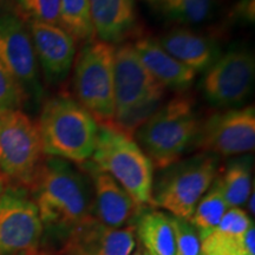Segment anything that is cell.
I'll return each mask as SVG.
<instances>
[{"instance_id":"1","label":"cell","mask_w":255,"mask_h":255,"mask_svg":"<svg viewBox=\"0 0 255 255\" xmlns=\"http://www.w3.org/2000/svg\"><path fill=\"white\" fill-rule=\"evenodd\" d=\"M44 232L69 234L94 221V189L85 174L72 162L44 158L30 186Z\"/></svg>"},{"instance_id":"2","label":"cell","mask_w":255,"mask_h":255,"mask_svg":"<svg viewBox=\"0 0 255 255\" xmlns=\"http://www.w3.org/2000/svg\"><path fill=\"white\" fill-rule=\"evenodd\" d=\"M44 155L81 164L94 154L98 123L69 96L59 95L44 104L37 123Z\"/></svg>"},{"instance_id":"3","label":"cell","mask_w":255,"mask_h":255,"mask_svg":"<svg viewBox=\"0 0 255 255\" xmlns=\"http://www.w3.org/2000/svg\"><path fill=\"white\" fill-rule=\"evenodd\" d=\"M200 128L194 101L178 95L137 127L135 141L151 161L154 168L165 169L180 161L194 142Z\"/></svg>"},{"instance_id":"4","label":"cell","mask_w":255,"mask_h":255,"mask_svg":"<svg viewBox=\"0 0 255 255\" xmlns=\"http://www.w3.org/2000/svg\"><path fill=\"white\" fill-rule=\"evenodd\" d=\"M92 161L122 186L139 207L151 205L154 165L131 135L111 123L98 124Z\"/></svg>"},{"instance_id":"5","label":"cell","mask_w":255,"mask_h":255,"mask_svg":"<svg viewBox=\"0 0 255 255\" xmlns=\"http://www.w3.org/2000/svg\"><path fill=\"white\" fill-rule=\"evenodd\" d=\"M164 90L143 66L132 44L115 49V126L131 135L161 105Z\"/></svg>"},{"instance_id":"6","label":"cell","mask_w":255,"mask_h":255,"mask_svg":"<svg viewBox=\"0 0 255 255\" xmlns=\"http://www.w3.org/2000/svg\"><path fill=\"white\" fill-rule=\"evenodd\" d=\"M152 186L151 205L189 221L197 203L214 183L219 173L218 156L202 152L169 165Z\"/></svg>"},{"instance_id":"7","label":"cell","mask_w":255,"mask_h":255,"mask_svg":"<svg viewBox=\"0 0 255 255\" xmlns=\"http://www.w3.org/2000/svg\"><path fill=\"white\" fill-rule=\"evenodd\" d=\"M37 124L21 110L0 113V180L30 188L44 159Z\"/></svg>"},{"instance_id":"8","label":"cell","mask_w":255,"mask_h":255,"mask_svg":"<svg viewBox=\"0 0 255 255\" xmlns=\"http://www.w3.org/2000/svg\"><path fill=\"white\" fill-rule=\"evenodd\" d=\"M115 46L95 39L76 57L73 89L77 102L101 123L114 122Z\"/></svg>"},{"instance_id":"9","label":"cell","mask_w":255,"mask_h":255,"mask_svg":"<svg viewBox=\"0 0 255 255\" xmlns=\"http://www.w3.org/2000/svg\"><path fill=\"white\" fill-rule=\"evenodd\" d=\"M44 228L26 188L7 186L0 194V255H34Z\"/></svg>"},{"instance_id":"10","label":"cell","mask_w":255,"mask_h":255,"mask_svg":"<svg viewBox=\"0 0 255 255\" xmlns=\"http://www.w3.org/2000/svg\"><path fill=\"white\" fill-rule=\"evenodd\" d=\"M196 146L215 156H234L254 150V105L219 111L200 124Z\"/></svg>"},{"instance_id":"11","label":"cell","mask_w":255,"mask_h":255,"mask_svg":"<svg viewBox=\"0 0 255 255\" xmlns=\"http://www.w3.org/2000/svg\"><path fill=\"white\" fill-rule=\"evenodd\" d=\"M254 55L246 49H233L210 65L203 78V92L219 108H235L244 103L253 90Z\"/></svg>"},{"instance_id":"12","label":"cell","mask_w":255,"mask_h":255,"mask_svg":"<svg viewBox=\"0 0 255 255\" xmlns=\"http://www.w3.org/2000/svg\"><path fill=\"white\" fill-rule=\"evenodd\" d=\"M0 62L23 90L25 97L40 95L37 58L28 26L14 12H0Z\"/></svg>"},{"instance_id":"13","label":"cell","mask_w":255,"mask_h":255,"mask_svg":"<svg viewBox=\"0 0 255 255\" xmlns=\"http://www.w3.org/2000/svg\"><path fill=\"white\" fill-rule=\"evenodd\" d=\"M27 26L46 81L52 84L64 81L75 63L76 40L58 25L31 19Z\"/></svg>"},{"instance_id":"14","label":"cell","mask_w":255,"mask_h":255,"mask_svg":"<svg viewBox=\"0 0 255 255\" xmlns=\"http://www.w3.org/2000/svg\"><path fill=\"white\" fill-rule=\"evenodd\" d=\"M95 220L107 228H123L136 216L138 205L109 174L94 164L91 170Z\"/></svg>"},{"instance_id":"15","label":"cell","mask_w":255,"mask_h":255,"mask_svg":"<svg viewBox=\"0 0 255 255\" xmlns=\"http://www.w3.org/2000/svg\"><path fill=\"white\" fill-rule=\"evenodd\" d=\"M69 247L76 255H130L136 247V227L107 228L94 220L73 233Z\"/></svg>"},{"instance_id":"16","label":"cell","mask_w":255,"mask_h":255,"mask_svg":"<svg viewBox=\"0 0 255 255\" xmlns=\"http://www.w3.org/2000/svg\"><path fill=\"white\" fill-rule=\"evenodd\" d=\"M132 46L143 66L164 89L183 90L195 79L196 72L169 55L157 39L144 37Z\"/></svg>"},{"instance_id":"17","label":"cell","mask_w":255,"mask_h":255,"mask_svg":"<svg viewBox=\"0 0 255 255\" xmlns=\"http://www.w3.org/2000/svg\"><path fill=\"white\" fill-rule=\"evenodd\" d=\"M95 36L113 45L136 26L135 0H89Z\"/></svg>"},{"instance_id":"18","label":"cell","mask_w":255,"mask_h":255,"mask_svg":"<svg viewBox=\"0 0 255 255\" xmlns=\"http://www.w3.org/2000/svg\"><path fill=\"white\" fill-rule=\"evenodd\" d=\"M157 40L169 55L195 72L208 68L215 58L214 44L189 28H174Z\"/></svg>"},{"instance_id":"19","label":"cell","mask_w":255,"mask_h":255,"mask_svg":"<svg viewBox=\"0 0 255 255\" xmlns=\"http://www.w3.org/2000/svg\"><path fill=\"white\" fill-rule=\"evenodd\" d=\"M136 232L145 250L155 255H176L173 215L149 210L139 216Z\"/></svg>"},{"instance_id":"20","label":"cell","mask_w":255,"mask_h":255,"mask_svg":"<svg viewBox=\"0 0 255 255\" xmlns=\"http://www.w3.org/2000/svg\"><path fill=\"white\" fill-rule=\"evenodd\" d=\"M229 208L226 203L223 195L220 189L218 180L215 178L214 183L209 188L208 191L201 197L195 210L190 218V223L195 227L199 233L201 241L206 239L221 221Z\"/></svg>"},{"instance_id":"21","label":"cell","mask_w":255,"mask_h":255,"mask_svg":"<svg viewBox=\"0 0 255 255\" xmlns=\"http://www.w3.org/2000/svg\"><path fill=\"white\" fill-rule=\"evenodd\" d=\"M59 26L75 40L84 44L95 40L89 0H60Z\"/></svg>"},{"instance_id":"22","label":"cell","mask_w":255,"mask_h":255,"mask_svg":"<svg viewBox=\"0 0 255 255\" xmlns=\"http://www.w3.org/2000/svg\"><path fill=\"white\" fill-rule=\"evenodd\" d=\"M228 208H240L251 196L252 176L248 161H235L216 178Z\"/></svg>"},{"instance_id":"23","label":"cell","mask_w":255,"mask_h":255,"mask_svg":"<svg viewBox=\"0 0 255 255\" xmlns=\"http://www.w3.org/2000/svg\"><path fill=\"white\" fill-rule=\"evenodd\" d=\"M159 2L169 15L186 24L208 20L216 5V0H161Z\"/></svg>"},{"instance_id":"24","label":"cell","mask_w":255,"mask_h":255,"mask_svg":"<svg viewBox=\"0 0 255 255\" xmlns=\"http://www.w3.org/2000/svg\"><path fill=\"white\" fill-rule=\"evenodd\" d=\"M176 255H200L201 239L190 221L173 216Z\"/></svg>"},{"instance_id":"25","label":"cell","mask_w":255,"mask_h":255,"mask_svg":"<svg viewBox=\"0 0 255 255\" xmlns=\"http://www.w3.org/2000/svg\"><path fill=\"white\" fill-rule=\"evenodd\" d=\"M25 95L13 76L0 62V113L8 110H20Z\"/></svg>"},{"instance_id":"26","label":"cell","mask_w":255,"mask_h":255,"mask_svg":"<svg viewBox=\"0 0 255 255\" xmlns=\"http://www.w3.org/2000/svg\"><path fill=\"white\" fill-rule=\"evenodd\" d=\"M60 0H24L21 11L34 20L59 26Z\"/></svg>"},{"instance_id":"27","label":"cell","mask_w":255,"mask_h":255,"mask_svg":"<svg viewBox=\"0 0 255 255\" xmlns=\"http://www.w3.org/2000/svg\"><path fill=\"white\" fill-rule=\"evenodd\" d=\"M237 9L241 18H246L248 21L254 20V0H240Z\"/></svg>"},{"instance_id":"28","label":"cell","mask_w":255,"mask_h":255,"mask_svg":"<svg viewBox=\"0 0 255 255\" xmlns=\"http://www.w3.org/2000/svg\"><path fill=\"white\" fill-rule=\"evenodd\" d=\"M248 209H250L251 214L254 215V194L252 193L250 199H248Z\"/></svg>"},{"instance_id":"29","label":"cell","mask_w":255,"mask_h":255,"mask_svg":"<svg viewBox=\"0 0 255 255\" xmlns=\"http://www.w3.org/2000/svg\"><path fill=\"white\" fill-rule=\"evenodd\" d=\"M130 255H142V250L141 248H137V250H133L132 253Z\"/></svg>"},{"instance_id":"30","label":"cell","mask_w":255,"mask_h":255,"mask_svg":"<svg viewBox=\"0 0 255 255\" xmlns=\"http://www.w3.org/2000/svg\"><path fill=\"white\" fill-rule=\"evenodd\" d=\"M142 255H155V254L151 253L150 251H148V250H145V248H143V250H142Z\"/></svg>"},{"instance_id":"31","label":"cell","mask_w":255,"mask_h":255,"mask_svg":"<svg viewBox=\"0 0 255 255\" xmlns=\"http://www.w3.org/2000/svg\"><path fill=\"white\" fill-rule=\"evenodd\" d=\"M4 184H5V183L2 182L1 180H0V194H1V193H2V190H4V188H5Z\"/></svg>"},{"instance_id":"32","label":"cell","mask_w":255,"mask_h":255,"mask_svg":"<svg viewBox=\"0 0 255 255\" xmlns=\"http://www.w3.org/2000/svg\"><path fill=\"white\" fill-rule=\"evenodd\" d=\"M17 2H18L19 7H21V5H23V4H24V0H17Z\"/></svg>"},{"instance_id":"33","label":"cell","mask_w":255,"mask_h":255,"mask_svg":"<svg viewBox=\"0 0 255 255\" xmlns=\"http://www.w3.org/2000/svg\"><path fill=\"white\" fill-rule=\"evenodd\" d=\"M5 1H6V0H0V9H1V7H2V6H4V4H5ZM0 12H1V11H0Z\"/></svg>"},{"instance_id":"34","label":"cell","mask_w":255,"mask_h":255,"mask_svg":"<svg viewBox=\"0 0 255 255\" xmlns=\"http://www.w3.org/2000/svg\"><path fill=\"white\" fill-rule=\"evenodd\" d=\"M150 1H158L159 2V1H161V0H150Z\"/></svg>"},{"instance_id":"35","label":"cell","mask_w":255,"mask_h":255,"mask_svg":"<svg viewBox=\"0 0 255 255\" xmlns=\"http://www.w3.org/2000/svg\"><path fill=\"white\" fill-rule=\"evenodd\" d=\"M200 255H205V254H203V253H201V254H200Z\"/></svg>"},{"instance_id":"36","label":"cell","mask_w":255,"mask_h":255,"mask_svg":"<svg viewBox=\"0 0 255 255\" xmlns=\"http://www.w3.org/2000/svg\"><path fill=\"white\" fill-rule=\"evenodd\" d=\"M34 255H38V253H37V254H34Z\"/></svg>"},{"instance_id":"37","label":"cell","mask_w":255,"mask_h":255,"mask_svg":"<svg viewBox=\"0 0 255 255\" xmlns=\"http://www.w3.org/2000/svg\"><path fill=\"white\" fill-rule=\"evenodd\" d=\"M73 255H76V254H73Z\"/></svg>"}]
</instances>
